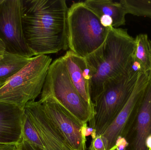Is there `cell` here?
Wrapping results in <instances>:
<instances>
[{"label":"cell","mask_w":151,"mask_h":150,"mask_svg":"<svg viewBox=\"0 0 151 150\" xmlns=\"http://www.w3.org/2000/svg\"><path fill=\"white\" fill-rule=\"evenodd\" d=\"M89 150H106L102 135H97L93 139L89 148Z\"/></svg>","instance_id":"obj_18"},{"label":"cell","mask_w":151,"mask_h":150,"mask_svg":"<svg viewBox=\"0 0 151 150\" xmlns=\"http://www.w3.org/2000/svg\"><path fill=\"white\" fill-rule=\"evenodd\" d=\"M151 136V72L149 80L140 102L138 112L122 138L128 146L125 150H149L146 145Z\"/></svg>","instance_id":"obj_10"},{"label":"cell","mask_w":151,"mask_h":150,"mask_svg":"<svg viewBox=\"0 0 151 150\" xmlns=\"http://www.w3.org/2000/svg\"><path fill=\"white\" fill-rule=\"evenodd\" d=\"M135 47V38L127 29L111 26L102 46L85 58L92 74L89 90L93 104L110 81L130 71Z\"/></svg>","instance_id":"obj_2"},{"label":"cell","mask_w":151,"mask_h":150,"mask_svg":"<svg viewBox=\"0 0 151 150\" xmlns=\"http://www.w3.org/2000/svg\"><path fill=\"white\" fill-rule=\"evenodd\" d=\"M146 145L149 150H151V136H150L146 140Z\"/></svg>","instance_id":"obj_22"},{"label":"cell","mask_w":151,"mask_h":150,"mask_svg":"<svg viewBox=\"0 0 151 150\" xmlns=\"http://www.w3.org/2000/svg\"><path fill=\"white\" fill-rule=\"evenodd\" d=\"M134 58L142 64L145 72H151V41L148 35L141 33L135 38Z\"/></svg>","instance_id":"obj_16"},{"label":"cell","mask_w":151,"mask_h":150,"mask_svg":"<svg viewBox=\"0 0 151 150\" xmlns=\"http://www.w3.org/2000/svg\"><path fill=\"white\" fill-rule=\"evenodd\" d=\"M51 98L83 123L93 118V108L86 103L73 86L63 57L50 66L40 100Z\"/></svg>","instance_id":"obj_5"},{"label":"cell","mask_w":151,"mask_h":150,"mask_svg":"<svg viewBox=\"0 0 151 150\" xmlns=\"http://www.w3.org/2000/svg\"><path fill=\"white\" fill-rule=\"evenodd\" d=\"M140 73L130 71L110 81L93 103L89 127L102 135L127 104L133 92Z\"/></svg>","instance_id":"obj_6"},{"label":"cell","mask_w":151,"mask_h":150,"mask_svg":"<svg viewBox=\"0 0 151 150\" xmlns=\"http://www.w3.org/2000/svg\"><path fill=\"white\" fill-rule=\"evenodd\" d=\"M52 58L48 55L33 56L31 60L0 87V102L22 110L41 93Z\"/></svg>","instance_id":"obj_4"},{"label":"cell","mask_w":151,"mask_h":150,"mask_svg":"<svg viewBox=\"0 0 151 150\" xmlns=\"http://www.w3.org/2000/svg\"><path fill=\"white\" fill-rule=\"evenodd\" d=\"M39 101L45 114L69 147L72 150H86L87 140L83 130L88 123L81 122L52 99Z\"/></svg>","instance_id":"obj_8"},{"label":"cell","mask_w":151,"mask_h":150,"mask_svg":"<svg viewBox=\"0 0 151 150\" xmlns=\"http://www.w3.org/2000/svg\"><path fill=\"white\" fill-rule=\"evenodd\" d=\"M88 8L92 10L99 17L106 15L113 20V27L118 28L126 24V9L120 1L87 0L83 1Z\"/></svg>","instance_id":"obj_14"},{"label":"cell","mask_w":151,"mask_h":150,"mask_svg":"<svg viewBox=\"0 0 151 150\" xmlns=\"http://www.w3.org/2000/svg\"><path fill=\"white\" fill-rule=\"evenodd\" d=\"M149 80V73H140L134 89L127 104L108 128L102 134L106 150H111L117 140L123 137L138 112Z\"/></svg>","instance_id":"obj_9"},{"label":"cell","mask_w":151,"mask_h":150,"mask_svg":"<svg viewBox=\"0 0 151 150\" xmlns=\"http://www.w3.org/2000/svg\"><path fill=\"white\" fill-rule=\"evenodd\" d=\"M32 58L5 51L0 52V87L26 66Z\"/></svg>","instance_id":"obj_15"},{"label":"cell","mask_w":151,"mask_h":150,"mask_svg":"<svg viewBox=\"0 0 151 150\" xmlns=\"http://www.w3.org/2000/svg\"><path fill=\"white\" fill-rule=\"evenodd\" d=\"M18 144L0 143V150H18Z\"/></svg>","instance_id":"obj_21"},{"label":"cell","mask_w":151,"mask_h":150,"mask_svg":"<svg viewBox=\"0 0 151 150\" xmlns=\"http://www.w3.org/2000/svg\"><path fill=\"white\" fill-rule=\"evenodd\" d=\"M23 110L0 102V143L18 144L23 139Z\"/></svg>","instance_id":"obj_12"},{"label":"cell","mask_w":151,"mask_h":150,"mask_svg":"<svg viewBox=\"0 0 151 150\" xmlns=\"http://www.w3.org/2000/svg\"><path fill=\"white\" fill-rule=\"evenodd\" d=\"M68 70L71 81L83 99L94 110L89 90V83L85 79L83 73L85 59L80 57L69 50L62 56Z\"/></svg>","instance_id":"obj_13"},{"label":"cell","mask_w":151,"mask_h":150,"mask_svg":"<svg viewBox=\"0 0 151 150\" xmlns=\"http://www.w3.org/2000/svg\"><path fill=\"white\" fill-rule=\"evenodd\" d=\"M67 27L70 50L83 58L102 46L111 27H104L99 17L83 2L74 3L69 8Z\"/></svg>","instance_id":"obj_3"},{"label":"cell","mask_w":151,"mask_h":150,"mask_svg":"<svg viewBox=\"0 0 151 150\" xmlns=\"http://www.w3.org/2000/svg\"><path fill=\"white\" fill-rule=\"evenodd\" d=\"M5 51V46L4 43L0 39V52H4Z\"/></svg>","instance_id":"obj_23"},{"label":"cell","mask_w":151,"mask_h":150,"mask_svg":"<svg viewBox=\"0 0 151 150\" xmlns=\"http://www.w3.org/2000/svg\"><path fill=\"white\" fill-rule=\"evenodd\" d=\"M22 0H2L0 3V39L5 51L33 57L27 45L22 26Z\"/></svg>","instance_id":"obj_7"},{"label":"cell","mask_w":151,"mask_h":150,"mask_svg":"<svg viewBox=\"0 0 151 150\" xmlns=\"http://www.w3.org/2000/svg\"><path fill=\"white\" fill-rule=\"evenodd\" d=\"M23 114L39 134L46 150H72L45 114L40 101L28 102L24 107Z\"/></svg>","instance_id":"obj_11"},{"label":"cell","mask_w":151,"mask_h":150,"mask_svg":"<svg viewBox=\"0 0 151 150\" xmlns=\"http://www.w3.org/2000/svg\"><path fill=\"white\" fill-rule=\"evenodd\" d=\"M18 150H43L35 145L22 139L18 144Z\"/></svg>","instance_id":"obj_19"},{"label":"cell","mask_w":151,"mask_h":150,"mask_svg":"<svg viewBox=\"0 0 151 150\" xmlns=\"http://www.w3.org/2000/svg\"><path fill=\"white\" fill-rule=\"evenodd\" d=\"M100 23L104 27L108 28L113 26V20L111 17L106 15H103L99 17ZM113 27V26H112Z\"/></svg>","instance_id":"obj_20"},{"label":"cell","mask_w":151,"mask_h":150,"mask_svg":"<svg viewBox=\"0 0 151 150\" xmlns=\"http://www.w3.org/2000/svg\"><path fill=\"white\" fill-rule=\"evenodd\" d=\"M2 1V0H0V3Z\"/></svg>","instance_id":"obj_24"},{"label":"cell","mask_w":151,"mask_h":150,"mask_svg":"<svg viewBox=\"0 0 151 150\" xmlns=\"http://www.w3.org/2000/svg\"><path fill=\"white\" fill-rule=\"evenodd\" d=\"M127 14L151 18V0H120Z\"/></svg>","instance_id":"obj_17"},{"label":"cell","mask_w":151,"mask_h":150,"mask_svg":"<svg viewBox=\"0 0 151 150\" xmlns=\"http://www.w3.org/2000/svg\"><path fill=\"white\" fill-rule=\"evenodd\" d=\"M65 0H22V26L33 56L56 53L68 47Z\"/></svg>","instance_id":"obj_1"}]
</instances>
